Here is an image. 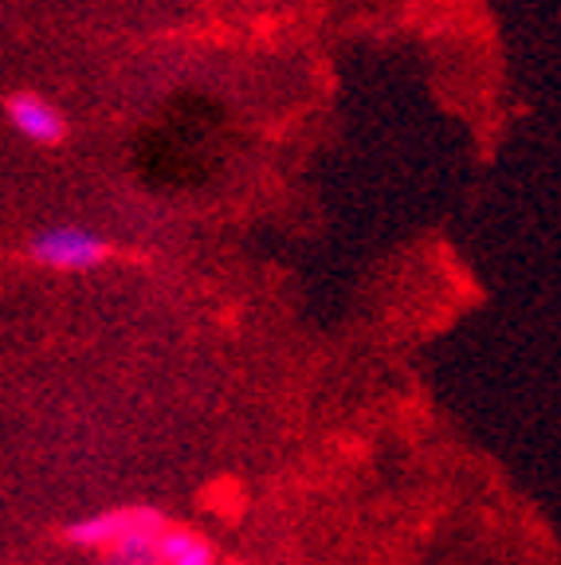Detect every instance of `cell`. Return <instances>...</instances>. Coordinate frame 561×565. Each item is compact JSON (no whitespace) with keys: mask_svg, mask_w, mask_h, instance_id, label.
Returning a JSON list of instances; mask_svg holds the SVG:
<instances>
[{"mask_svg":"<svg viewBox=\"0 0 561 565\" xmlns=\"http://www.w3.org/2000/svg\"><path fill=\"white\" fill-rule=\"evenodd\" d=\"M158 565H216L209 542L197 539L193 530L166 526L158 539Z\"/></svg>","mask_w":561,"mask_h":565,"instance_id":"4","label":"cell"},{"mask_svg":"<svg viewBox=\"0 0 561 565\" xmlns=\"http://www.w3.org/2000/svg\"><path fill=\"white\" fill-rule=\"evenodd\" d=\"M4 118H9V126L20 138L32 141V146H44V150L63 146V138H67V118H63V110L52 98L40 95V90H12V95L4 98Z\"/></svg>","mask_w":561,"mask_h":565,"instance_id":"2","label":"cell"},{"mask_svg":"<svg viewBox=\"0 0 561 565\" xmlns=\"http://www.w3.org/2000/svg\"><path fill=\"white\" fill-rule=\"evenodd\" d=\"M28 256L47 271H95L110 259V239L83 224H52L28 239Z\"/></svg>","mask_w":561,"mask_h":565,"instance_id":"1","label":"cell"},{"mask_svg":"<svg viewBox=\"0 0 561 565\" xmlns=\"http://www.w3.org/2000/svg\"><path fill=\"white\" fill-rule=\"evenodd\" d=\"M146 514H149V507H118V511L91 514V519L71 522L67 542H75V546H83V550H98V554H110Z\"/></svg>","mask_w":561,"mask_h":565,"instance_id":"3","label":"cell"}]
</instances>
